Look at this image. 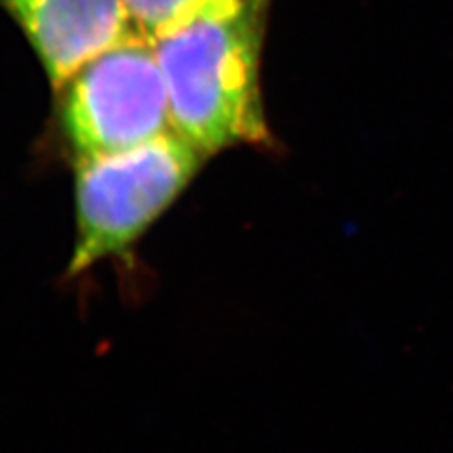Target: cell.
Listing matches in <instances>:
<instances>
[{"instance_id":"obj_2","label":"cell","mask_w":453,"mask_h":453,"mask_svg":"<svg viewBox=\"0 0 453 453\" xmlns=\"http://www.w3.org/2000/svg\"><path fill=\"white\" fill-rule=\"evenodd\" d=\"M206 155L170 131L76 161V244L68 274L121 253L174 203Z\"/></svg>"},{"instance_id":"obj_1","label":"cell","mask_w":453,"mask_h":453,"mask_svg":"<svg viewBox=\"0 0 453 453\" xmlns=\"http://www.w3.org/2000/svg\"><path fill=\"white\" fill-rule=\"evenodd\" d=\"M271 0H218L155 38L173 129L203 155L271 144L259 65Z\"/></svg>"},{"instance_id":"obj_4","label":"cell","mask_w":453,"mask_h":453,"mask_svg":"<svg viewBox=\"0 0 453 453\" xmlns=\"http://www.w3.org/2000/svg\"><path fill=\"white\" fill-rule=\"evenodd\" d=\"M35 48L55 89L136 28L125 0H0Z\"/></svg>"},{"instance_id":"obj_5","label":"cell","mask_w":453,"mask_h":453,"mask_svg":"<svg viewBox=\"0 0 453 453\" xmlns=\"http://www.w3.org/2000/svg\"><path fill=\"white\" fill-rule=\"evenodd\" d=\"M218 0H125L127 12L140 36L159 38Z\"/></svg>"},{"instance_id":"obj_3","label":"cell","mask_w":453,"mask_h":453,"mask_svg":"<svg viewBox=\"0 0 453 453\" xmlns=\"http://www.w3.org/2000/svg\"><path fill=\"white\" fill-rule=\"evenodd\" d=\"M61 91V125L78 157L127 150L174 131L157 55L140 35L93 57Z\"/></svg>"}]
</instances>
